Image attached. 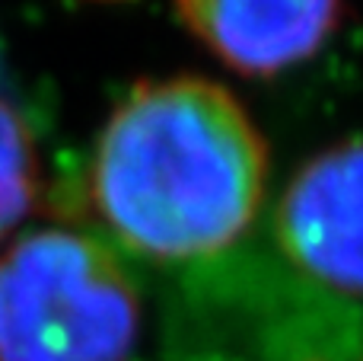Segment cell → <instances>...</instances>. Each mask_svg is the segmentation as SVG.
<instances>
[{"instance_id": "cell-1", "label": "cell", "mask_w": 363, "mask_h": 361, "mask_svg": "<svg viewBox=\"0 0 363 361\" xmlns=\"http://www.w3.org/2000/svg\"><path fill=\"white\" fill-rule=\"evenodd\" d=\"M268 189V144L217 80H140L93 144L86 192L115 243L157 262L223 253Z\"/></svg>"}, {"instance_id": "cell-2", "label": "cell", "mask_w": 363, "mask_h": 361, "mask_svg": "<svg viewBox=\"0 0 363 361\" xmlns=\"http://www.w3.org/2000/svg\"><path fill=\"white\" fill-rule=\"evenodd\" d=\"M140 294L93 234L45 227L0 253V361H128Z\"/></svg>"}, {"instance_id": "cell-3", "label": "cell", "mask_w": 363, "mask_h": 361, "mask_svg": "<svg viewBox=\"0 0 363 361\" xmlns=\"http://www.w3.org/2000/svg\"><path fill=\"white\" fill-rule=\"evenodd\" d=\"M274 230L300 272L363 298V138L338 141L294 173Z\"/></svg>"}, {"instance_id": "cell-4", "label": "cell", "mask_w": 363, "mask_h": 361, "mask_svg": "<svg viewBox=\"0 0 363 361\" xmlns=\"http://www.w3.org/2000/svg\"><path fill=\"white\" fill-rule=\"evenodd\" d=\"M176 13L223 68L277 77L332 42L345 0H176Z\"/></svg>"}, {"instance_id": "cell-5", "label": "cell", "mask_w": 363, "mask_h": 361, "mask_svg": "<svg viewBox=\"0 0 363 361\" xmlns=\"http://www.w3.org/2000/svg\"><path fill=\"white\" fill-rule=\"evenodd\" d=\"M38 151L26 119L0 99V240L38 202Z\"/></svg>"}, {"instance_id": "cell-6", "label": "cell", "mask_w": 363, "mask_h": 361, "mask_svg": "<svg viewBox=\"0 0 363 361\" xmlns=\"http://www.w3.org/2000/svg\"><path fill=\"white\" fill-rule=\"evenodd\" d=\"M102 4H118V0H102Z\"/></svg>"}]
</instances>
